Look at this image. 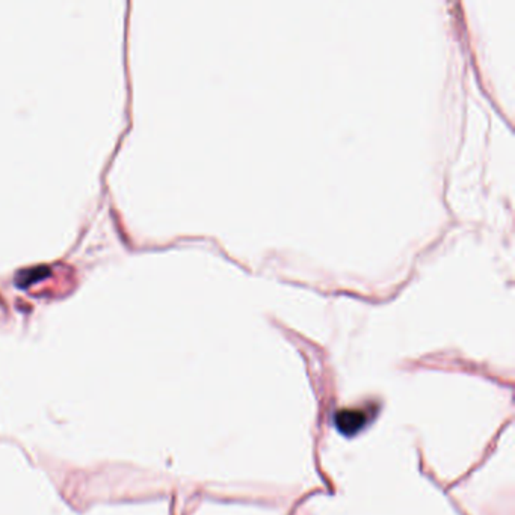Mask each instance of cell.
<instances>
[{"label": "cell", "mask_w": 515, "mask_h": 515, "mask_svg": "<svg viewBox=\"0 0 515 515\" xmlns=\"http://www.w3.org/2000/svg\"><path fill=\"white\" fill-rule=\"evenodd\" d=\"M337 431L347 437H354L367 425V414L362 410L344 408L334 416Z\"/></svg>", "instance_id": "cell-1"}, {"label": "cell", "mask_w": 515, "mask_h": 515, "mask_svg": "<svg viewBox=\"0 0 515 515\" xmlns=\"http://www.w3.org/2000/svg\"><path fill=\"white\" fill-rule=\"evenodd\" d=\"M50 274V268L46 266V264H38V266H31L26 269H21L17 272L16 275V283L20 288H26V286H31L32 283L38 281V279L47 277Z\"/></svg>", "instance_id": "cell-2"}]
</instances>
